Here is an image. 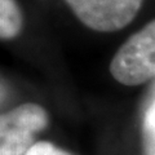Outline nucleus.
I'll return each instance as SVG.
<instances>
[{
  "label": "nucleus",
  "instance_id": "nucleus-2",
  "mask_svg": "<svg viewBox=\"0 0 155 155\" xmlns=\"http://www.w3.org/2000/svg\"><path fill=\"white\" fill-rule=\"evenodd\" d=\"M49 123L43 106L26 102L0 116V155H25Z\"/></svg>",
  "mask_w": 155,
  "mask_h": 155
},
{
  "label": "nucleus",
  "instance_id": "nucleus-1",
  "mask_svg": "<svg viewBox=\"0 0 155 155\" xmlns=\"http://www.w3.org/2000/svg\"><path fill=\"white\" fill-rule=\"evenodd\" d=\"M110 74L128 87L143 84L155 78V18L132 34L110 62Z\"/></svg>",
  "mask_w": 155,
  "mask_h": 155
},
{
  "label": "nucleus",
  "instance_id": "nucleus-6",
  "mask_svg": "<svg viewBox=\"0 0 155 155\" xmlns=\"http://www.w3.org/2000/svg\"><path fill=\"white\" fill-rule=\"evenodd\" d=\"M25 155H72L49 141H39Z\"/></svg>",
  "mask_w": 155,
  "mask_h": 155
},
{
  "label": "nucleus",
  "instance_id": "nucleus-3",
  "mask_svg": "<svg viewBox=\"0 0 155 155\" xmlns=\"http://www.w3.org/2000/svg\"><path fill=\"white\" fill-rule=\"evenodd\" d=\"M75 17L91 30L113 32L134 19L142 0H64Z\"/></svg>",
  "mask_w": 155,
  "mask_h": 155
},
{
  "label": "nucleus",
  "instance_id": "nucleus-4",
  "mask_svg": "<svg viewBox=\"0 0 155 155\" xmlns=\"http://www.w3.org/2000/svg\"><path fill=\"white\" fill-rule=\"evenodd\" d=\"M23 26V16L17 0H0V38L11 40L19 35Z\"/></svg>",
  "mask_w": 155,
  "mask_h": 155
},
{
  "label": "nucleus",
  "instance_id": "nucleus-7",
  "mask_svg": "<svg viewBox=\"0 0 155 155\" xmlns=\"http://www.w3.org/2000/svg\"><path fill=\"white\" fill-rule=\"evenodd\" d=\"M153 100H155V83H154V85H153L151 91H150V97H149V102H151Z\"/></svg>",
  "mask_w": 155,
  "mask_h": 155
},
{
  "label": "nucleus",
  "instance_id": "nucleus-5",
  "mask_svg": "<svg viewBox=\"0 0 155 155\" xmlns=\"http://www.w3.org/2000/svg\"><path fill=\"white\" fill-rule=\"evenodd\" d=\"M141 138L145 155H155V100L149 102L145 110Z\"/></svg>",
  "mask_w": 155,
  "mask_h": 155
}]
</instances>
